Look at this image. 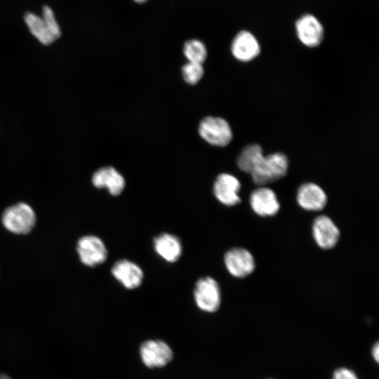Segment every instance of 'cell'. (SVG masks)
Listing matches in <instances>:
<instances>
[{
    "instance_id": "1",
    "label": "cell",
    "mask_w": 379,
    "mask_h": 379,
    "mask_svg": "<svg viewBox=\"0 0 379 379\" xmlns=\"http://www.w3.org/2000/svg\"><path fill=\"white\" fill-rule=\"evenodd\" d=\"M24 20L31 34L42 44L49 45L61 35L54 12L48 6L43 7L41 16L27 12Z\"/></svg>"
},
{
    "instance_id": "2",
    "label": "cell",
    "mask_w": 379,
    "mask_h": 379,
    "mask_svg": "<svg viewBox=\"0 0 379 379\" xmlns=\"http://www.w3.org/2000/svg\"><path fill=\"white\" fill-rule=\"evenodd\" d=\"M288 168V159L286 155L281 152H275L264 156L251 175L255 185L265 186L284 177Z\"/></svg>"
},
{
    "instance_id": "3",
    "label": "cell",
    "mask_w": 379,
    "mask_h": 379,
    "mask_svg": "<svg viewBox=\"0 0 379 379\" xmlns=\"http://www.w3.org/2000/svg\"><path fill=\"white\" fill-rule=\"evenodd\" d=\"M1 222L8 231L17 234H26L34 227L36 216L29 204L19 202L4 210Z\"/></svg>"
},
{
    "instance_id": "4",
    "label": "cell",
    "mask_w": 379,
    "mask_h": 379,
    "mask_svg": "<svg viewBox=\"0 0 379 379\" xmlns=\"http://www.w3.org/2000/svg\"><path fill=\"white\" fill-rule=\"evenodd\" d=\"M200 135L209 144L224 147L232 139V131L228 122L221 117H207L200 123Z\"/></svg>"
},
{
    "instance_id": "5",
    "label": "cell",
    "mask_w": 379,
    "mask_h": 379,
    "mask_svg": "<svg viewBox=\"0 0 379 379\" xmlns=\"http://www.w3.org/2000/svg\"><path fill=\"white\" fill-rule=\"evenodd\" d=\"M194 297L197 307L202 311H217L221 302V292L218 282L211 277L199 279L194 286Z\"/></svg>"
},
{
    "instance_id": "6",
    "label": "cell",
    "mask_w": 379,
    "mask_h": 379,
    "mask_svg": "<svg viewBox=\"0 0 379 379\" xmlns=\"http://www.w3.org/2000/svg\"><path fill=\"white\" fill-rule=\"evenodd\" d=\"M77 251L81 262L89 267L103 263L107 257V251L104 242L94 235L81 237L77 241Z\"/></svg>"
},
{
    "instance_id": "7",
    "label": "cell",
    "mask_w": 379,
    "mask_h": 379,
    "mask_svg": "<svg viewBox=\"0 0 379 379\" xmlns=\"http://www.w3.org/2000/svg\"><path fill=\"white\" fill-rule=\"evenodd\" d=\"M224 263L229 273L237 278L248 276L255 267V259L251 253L239 247L227 251L224 256Z\"/></svg>"
},
{
    "instance_id": "8",
    "label": "cell",
    "mask_w": 379,
    "mask_h": 379,
    "mask_svg": "<svg viewBox=\"0 0 379 379\" xmlns=\"http://www.w3.org/2000/svg\"><path fill=\"white\" fill-rule=\"evenodd\" d=\"M324 27L313 15L301 16L295 22V32L299 41L305 46H318L324 39Z\"/></svg>"
},
{
    "instance_id": "9",
    "label": "cell",
    "mask_w": 379,
    "mask_h": 379,
    "mask_svg": "<svg viewBox=\"0 0 379 379\" xmlns=\"http://www.w3.org/2000/svg\"><path fill=\"white\" fill-rule=\"evenodd\" d=\"M142 362L149 368L166 366L173 358L170 347L161 340H148L140 348Z\"/></svg>"
},
{
    "instance_id": "10",
    "label": "cell",
    "mask_w": 379,
    "mask_h": 379,
    "mask_svg": "<svg viewBox=\"0 0 379 379\" xmlns=\"http://www.w3.org/2000/svg\"><path fill=\"white\" fill-rule=\"evenodd\" d=\"M241 188L239 180L229 173H221L213 185V194L222 204L228 206H234L241 201L239 192Z\"/></svg>"
},
{
    "instance_id": "11",
    "label": "cell",
    "mask_w": 379,
    "mask_h": 379,
    "mask_svg": "<svg viewBox=\"0 0 379 379\" xmlns=\"http://www.w3.org/2000/svg\"><path fill=\"white\" fill-rule=\"evenodd\" d=\"M250 205L258 215L266 217L276 215L280 204L275 192L265 186H259L250 195Z\"/></svg>"
},
{
    "instance_id": "12",
    "label": "cell",
    "mask_w": 379,
    "mask_h": 379,
    "mask_svg": "<svg viewBox=\"0 0 379 379\" xmlns=\"http://www.w3.org/2000/svg\"><path fill=\"white\" fill-rule=\"evenodd\" d=\"M312 235L317 244L323 249L333 248L340 238V230L327 215H319L312 224Z\"/></svg>"
},
{
    "instance_id": "13",
    "label": "cell",
    "mask_w": 379,
    "mask_h": 379,
    "mask_svg": "<svg viewBox=\"0 0 379 379\" xmlns=\"http://www.w3.org/2000/svg\"><path fill=\"white\" fill-rule=\"evenodd\" d=\"M233 56L241 62H249L260 53V46L256 37L247 30H242L234 36L231 44Z\"/></svg>"
},
{
    "instance_id": "14",
    "label": "cell",
    "mask_w": 379,
    "mask_h": 379,
    "mask_svg": "<svg viewBox=\"0 0 379 379\" xmlns=\"http://www.w3.org/2000/svg\"><path fill=\"white\" fill-rule=\"evenodd\" d=\"M296 199L302 208L309 211L322 210L327 203L325 192L314 182L302 184L298 190Z\"/></svg>"
},
{
    "instance_id": "15",
    "label": "cell",
    "mask_w": 379,
    "mask_h": 379,
    "mask_svg": "<svg viewBox=\"0 0 379 379\" xmlns=\"http://www.w3.org/2000/svg\"><path fill=\"white\" fill-rule=\"evenodd\" d=\"M113 277L125 288L133 289L138 287L143 279L141 268L132 261L126 259L116 262L112 267Z\"/></svg>"
},
{
    "instance_id": "16",
    "label": "cell",
    "mask_w": 379,
    "mask_h": 379,
    "mask_svg": "<svg viewBox=\"0 0 379 379\" xmlns=\"http://www.w3.org/2000/svg\"><path fill=\"white\" fill-rule=\"evenodd\" d=\"M92 182L97 188H106L113 196L120 194L125 187L124 177L111 166L102 167L95 172Z\"/></svg>"
},
{
    "instance_id": "17",
    "label": "cell",
    "mask_w": 379,
    "mask_h": 379,
    "mask_svg": "<svg viewBox=\"0 0 379 379\" xmlns=\"http://www.w3.org/2000/svg\"><path fill=\"white\" fill-rule=\"evenodd\" d=\"M154 248L161 258L169 262L177 261L182 251L179 238L168 233L161 234L154 238Z\"/></svg>"
},
{
    "instance_id": "18",
    "label": "cell",
    "mask_w": 379,
    "mask_h": 379,
    "mask_svg": "<svg viewBox=\"0 0 379 379\" xmlns=\"http://www.w3.org/2000/svg\"><path fill=\"white\" fill-rule=\"evenodd\" d=\"M263 150L258 144L246 145L240 152L237 164L239 168L251 174L264 157Z\"/></svg>"
},
{
    "instance_id": "19",
    "label": "cell",
    "mask_w": 379,
    "mask_h": 379,
    "mask_svg": "<svg viewBox=\"0 0 379 379\" xmlns=\"http://www.w3.org/2000/svg\"><path fill=\"white\" fill-rule=\"evenodd\" d=\"M183 52L189 62L199 64H202L207 55L205 45L197 39L187 41L184 45Z\"/></svg>"
},
{
    "instance_id": "20",
    "label": "cell",
    "mask_w": 379,
    "mask_h": 379,
    "mask_svg": "<svg viewBox=\"0 0 379 379\" xmlns=\"http://www.w3.org/2000/svg\"><path fill=\"white\" fill-rule=\"evenodd\" d=\"M182 76L185 81L190 84L197 83L204 74L201 64L189 62L182 67Z\"/></svg>"
},
{
    "instance_id": "21",
    "label": "cell",
    "mask_w": 379,
    "mask_h": 379,
    "mask_svg": "<svg viewBox=\"0 0 379 379\" xmlns=\"http://www.w3.org/2000/svg\"><path fill=\"white\" fill-rule=\"evenodd\" d=\"M332 379H359L357 374L351 369L345 367L336 369Z\"/></svg>"
},
{
    "instance_id": "22",
    "label": "cell",
    "mask_w": 379,
    "mask_h": 379,
    "mask_svg": "<svg viewBox=\"0 0 379 379\" xmlns=\"http://www.w3.org/2000/svg\"><path fill=\"white\" fill-rule=\"evenodd\" d=\"M371 352H372L373 357L374 358L375 361L378 362V357H379V345H378V343H376L373 346Z\"/></svg>"
},
{
    "instance_id": "23",
    "label": "cell",
    "mask_w": 379,
    "mask_h": 379,
    "mask_svg": "<svg viewBox=\"0 0 379 379\" xmlns=\"http://www.w3.org/2000/svg\"><path fill=\"white\" fill-rule=\"evenodd\" d=\"M0 379H12V378L6 373H0Z\"/></svg>"
},
{
    "instance_id": "24",
    "label": "cell",
    "mask_w": 379,
    "mask_h": 379,
    "mask_svg": "<svg viewBox=\"0 0 379 379\" xmlns=\"http://www.w3.org/2000/svg\"><path fill=\"white\" fill-rule=\"evenodd\" d=\"M133 1H135L137 3H143L146 1L147 0H133Z\"/></svg>"
}]
</instances>
